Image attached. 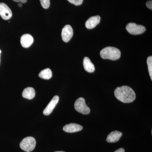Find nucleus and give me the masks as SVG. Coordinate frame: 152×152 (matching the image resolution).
<instances>
[{
    "label": "nucleus",
    "instance_id": "8",
    "mask_svg": "<svg viewBox=\"0 0 152 152\" xmlns=\"http://www.w3.org/2000/svg\"><path fill=\"white\" fill-rule=\"evenodd\" d=\"M59 100V97L58 96H55L47 106L46 107L44 110L43 111L44 115H48L51 113L57 104Z\"/></svg>",
    "mask_w": 152,
    "mask_h": 152
},
{
    "label": "nucleus",
    "instance_id": "10",
    "mask_svg": "<svg viewBox=\"0 0 152 152\" xmlns=\"http://www.w3.org/2000/svg\"><path fill=\"white\" fill-rule=\"evenodd\" d=\"M34 38L29 34H25L21 37L20 43L22 46L24 48H28L32 45Z\"/></svg>",
    "mask_w": 152,
    "mask_h": 152
},
{
    "label": "nucleus",
    "instance_id": "15",
    "mask_svg": "<svg viewBox=\"0 0 152 152\" xmlns=\"http://www.w3.org/2000/svg\"><path fill=\"white\" fill-rule=\"evenodd\" d=\"M52 72L50 69L49 68L45 69L41 71L39 74V77L41 78L45 79V80H49L52 77Z\"/></svg>",
    "mask_w": 152,
    "mask_h": 152
},
{
    "label": "nucleus",
    "instance_id": "16",
    "mask_svg": "<svg viewBox=\"0 0 152 152\" xmlns=\"http://www.w3.org/2000/svg\"><path fill=\"white\" fill-rule=\"evenodd\" d=\"M147 62L150 76L151 77V80H152V57L151 56L148 57Z\"/></svg>",
    "mask_w": 152,
    "mask_h": 152
},
{
    "label": "nucleus",
    "instance_id": "19",
    "mask_svg": "<svg viewBox=\"0 0 152 152\" xmlns=\"http://www.w3.org/2000/svg\"><path fill=\"white\" fill-rule=\"evenodd\" d=\"M146 5L148 8L150 9V10H152V1H148L147 2L146 4Z\"/></svg>",
    "mask_w": 152,
    "mask_h": 152
},
{
    "label": "nucleus",
    "instance_id": "14",
    "mask_svg": "<svg viewBox=\"0 0 152 152\" xmlns=\"http://www.w3.org/2000/svg\"><path fill=\"white\" fill-rule=\"evenodd\" d=\"M84 68L85 70L88 72L93 73L95 70L94 65L88 57H85L83 60Z\"/></svg>",
    "mask_w": 152,
    "mask_h": 152
},
{
    "label": "nucleus",
    "instance_id": "3",
    "mask_svg": "<svg viewBox=\"0 0 152 152\" xmlns=\"http://www.w3.org/2000/svg\"><path fill=\"white\" fill-rule=\"evenodd\" d=\"M36 141L32 137H27L24 139L20 143V147L22 150L27 152H31L35 148Z\"/></svg>",
    "mask_w": 152,
    "mask_h": 152
},
{
    "label": "nucleus",
    "instance_id": "23",
    "mask_svg": "<svg viewBox=\"0 0 152 152\" xmlns=\"http://www.w3.org/2000/svg\"><path fill=\"white\" fill-rule=\"evenodd\" d=\"M1 51L0 50V64H1Z\"/></svg>",
    "mask_w": 152,
    "mask_h": 152
},
{
    "label": "nucleus",
    "instance_id": "18",
    "mask_svg": "<svg viewBox=\"0 0 152 152\" xmlns=\"http://www.w3.org/2000/svg\"><path fill=\"white\" fill-rule=\"evenodd\" d=\"M71 4H73L75 6H80L83 4V0H67Z\"/></svg>",
    "mask_w": 152,
    "mask_h": 152
},
{
    "label": "nucleus",
    "instance_id": "9",
    "mask_svg": "<svg viewBox=\"0 0 152 152\" xmlns=\"http://www.w3.org/2000/svg\"><path fill=\"white\" fill-rule=\"evenodd\" d=\"M100 20V17L99 15L91 17L86 22V27L89 29L94 28L99 23Z\"/></svg>",
    "mask_w": 152,
    "mask_h": 152
},
{
    "label": "nucleus",
    "instance_id": "20",
    "mask_svg": "<svg viewBox=\"0 0 152 152\" xmlns=\"http://www.w3.org/2000/svg\"><path fill=\"white\" fill-rule=\"evenodd\" d=\"M14 1L16 2H21L22 3H26L27 0H13Z\"/></svg>",
    "mask_w": 152,
    "mask_h": 152
},
{
    "label": "nucleus",
    "instance_id": "6",
    "mask_svg": "<svg viewBox=\"0 0 152 152\" xmlns=\"http://www.w3.org/2000/svg\"><path fill=\"white\" fill-rule=\"evenodd\" d=\"M12 15L11 9L4 3H0V16L4 20H9Z\"/></svg>",
    "mask_w": 152,
    "mask_h": 152
},
{
    "label": "nucleus",
    "instance_id": "1",
    "mask_svg": "<svg viewBox=\"0 0 152 152\" xmlns=\"http://www.w3.org/2000/svg\"><path fill=\"white\" fill-rule=\"evenodd\" d=\"M114 94L118 100L125 103L132 102L136 99L135 93L132 88L128 86L118 87L115 90Z\"/></svg>",
    "mask_w": 152,
    "mask_h": 152
},
{
    "label": "nucleus",
    "instance_id": "2",
    "mask_svg": "<svg viewBox=\"0 0 152 152\" xmlns=\"http://www.w3.org/2000/svg\"><path fill=\"white\" fill-rule=\"evenodd\" d=\"M100 55L101 57L104 59L115 61L120 58L121 56V52L117 48L107 47L101 50Z\"/></svg>",
    "mask_w": 152,
    "mask_h": 152
},
{
    "label": "nucleus",
    "instance_id": "17",
    "mask_svg": "<svg viewBox=\"0 0 152 152\" xmlns=\"http://www.w3.org/2000/svg\"><path fill=\"white\" fill-rule=\"evenodd\" d=\"M41 4L43 8L47 9L49 8L50 6V0H40Z\"/></svg>",
    "mask_w": 152,
    "mask_h": 152
},
{
    "label": "nucleus",
    "instance_id": "21",
    "mask_svg": "<svg viewBox=\"0 0 152 152\" xmlns=\"http://www.w3.org/2000/svg\"><path fill=\"white\" fill-rule=\"evenodd\" d=\"M114 152H125V150L123 148H121Z\"/></svg>",
    "mask_w": 152,
    "mask_h": 152
},
{
    "label": "nucleus",
    "instance_id": "24",
    "mask_svg": "<svg viewBox=\"0 0 152 152\" xmlns=\"http://www.w3.org/2000/svg\"><path fill=\"white\" fill-rule=\"evenodd\" d=\"M64 152V151H56V152Z\"/></svg>",
    "mask_w": 152,
    "mask_h": 152
},
{
    "label": "nucleus",
    "instance_id": "13",
    "mask_svg": "<svg viewBox=\"0 0 152 152\" xmlns=\"http://www.w3.org/2000/svg\"><path fill=\"white\" fill-rule=\"evenodd\" d=\"M36 92L34 89L32 87H28L23 91L22 96L23 98L28 99H32L35 96Z\"/></svg>",
    "mask_w": 152,
    "mask_h": 152
},
{
    "label": "nucleus",
    "instance_id": "11",
    "mask_svg": "<svg viewBox=\"0 0 152 152\" xmlns=\"http://www.w3.org/2000/svg\"><path fill=\"white\" fill-rule=\"evenodd\" d=\"M83 129V127L81 125L76 124H70L65 125L63 128L64 132L68 133H74L80 132Z\"/></svg>",
    "mask_w": 152,
    "mask_h": 152
},
{
    "label": "nucleus",
    "instance_id": "12",
    "mask_svg": "<svg viewBox=\"0 0 152 152\" xmlns=\"http://www.w3.org/2000/svg\"><path fill=\"white\" fill-rule=\"evenodd\" d=\"M122 133L118 131H113L110 133L107 138V141L109 143H114L118 141L122 136Z\"/></svg>",
    "mask_w": 152,
    "mask_h": 152
},
{
    "label": "nucleus",
    "instance_id": "22",
    "mask_svg": "<svg viewBox=\"0 0 152 152\" xmlns=\"http://www.w3.org/2000/svg\"><path fill=\"white\" fill-rule=\"evenodd\" d=\"M22 6V4L21 3H19L18 4V6L19 7H21Z\"/></svg>",
    "mask_w": 152,
    "mask_h": 152
},
{
    "label": "nucleus",
    "instance_id": "7",
    "mask_svg": "<svg viewBox=\"0 0 152 152\" xmlns=\"http://www.w3.org/2000/svg\"><path fill=\"white\" fill-rule=\"evenodd\" d=\"M73 35V30L70 25H66L62 31L61 36L63 40L68 42L70 40Z\"/></svg>",
    "mask_w": 152,
    "mask_h": 152
},
{
    "label": "nucleus",
    "instance_id": "4",
    "mask_svg": "<svg viewBox=\"0 0 152 152\" xmlns=\"http://www.w3.org/2000/svg\"><path fill=\"white\" fill-rule=\"evenodd\" d=\"M75 107L77 111L83 115H88L91 112L89 107L86 103V100L83 98H79L75 101Z\"/></svg>",
    "mask_w": 152,
    "mask_h": 152
},
{
    "label": "nucleus",
    "instance_id": "5",
    "mask_svg": "<svg viewBox=\"0 0 152 152\" xmlns=\"http://www.w3.org/2000/svg\"><path fill=\"white\" fill-rule=\"evenodd\" d=\"M126 29L131 34L139 35L145 32L146 28L142 25H137L135 23H130L127 25Z\"/></svg>",
    "mask_w": 152,
    "mask_h": 152
}]
</instances>
